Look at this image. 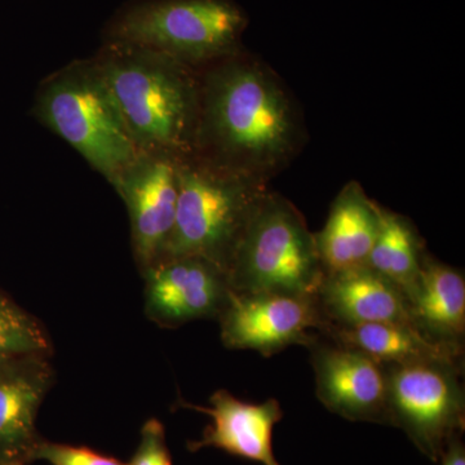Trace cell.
<instances>
[{
    "label": "cell",
    "instance_id": "obj_1",
    "mask_svg": "<svg viewBox=\"0 0 465 465\" xmlns=\"http://www.w3.org/2000/svg\"><path fill=\"white\" fill-rule=\"evenodd\" d=\"M299 136L290 97L262 64L232 54L207 75L195 145L211 163L262 183L289 161Z\"/></svg>",
    "mask_w": 465,
    "mask_h": 465
},
{
    "label": "cell",
    "instance_id": "obj_2",
    "mask_svg": "<svg viewBox=\"0 0 465 465\" xmlns=\"http://www.w3.org/2000/svg\"><path fill=\"white\" fill-rule=\"evenodd\" d=\"M140 153L183 157L195 145L201 88L189 65L106 42L94 61Z\"/></svg>",
    "mask_w": 465,
    "mask_h": 465
},
{
    "label": "cell",
    "instance_id": "obj_3",
    "mask_svg": "<svg viewBox=\"0 0 465 465\" xmlns=\"http://www.w3.org/2000/svg\"><path fill=\"white\" fill-rule=\"evenodd\" d=\"M264 194L258 180L211 162L193 163L180 157L176 215L161 260L198 258L228 273L238 242Z\"/></svg>",
    "mask_w": 465,
    "mask_h": 465
},
{
    "label": "cell",
    "instance_id": "obj_4",
    "mask_svg": "<svg viewBox=\"0 0 465 465\" xmlns=\"http://www.w3.org/2000/svg\"><path fill=\"white\" fill-rule=\"evenodd\" d=\"M226 277L238 295L317 296L324 271L316 235L290 202L265 193L238 242Z\"/></svg>",
    "mask_w": 465,
    "mask_h": 465
},
{
    "label": "cell",
    "instance_id": "obj_5",
    "mask_svg": "<svg viewBox=\"0 0 465 465\" xmlns=\"http://www.w3.org/2000/svg\"><path fill=\"white\" fill-rule=\"evenodd\" d=\"M34 113L110 183L140 154L94 63L52 76L39 91Z\"/></svg>",
    "mask_w": 465,
    "mask_h": 465
},
{
    "label": "cell",
    "instance_id": "obj_6",
    "mask_svg": "<svg viewBox=\"0 0 465 465\" xmlns=\"http://www.w3.org/2000/svg\"><path fill=\"white\" fill-rule=\"evenodd\" d=\"M244 27L246 16L231 0H153L122 11L106 42L191 65L234 54Z\"/></svg>",
    "mask_w": 465,
    "mask_h": 465
},
{
    "label": "cell",
    "instance_id": "obj_7",
    "mask_svg": "<svg viewBox=\"0 0 465 465\" xmlns=\"http://www.w3.org/2000/svg\"><path fill=\"white\" fill-rule=\"evenodd\" d=\"M384 367L390 425L439 463L446 446L465 430L463 363L424 361Z\"/></svg>",
    "mask_w": 465,
    "mask_h": 465
},
{
    "label": "cell",
    "instance_id": "obj_8",
    "mask_svg": "<svg viewBox=\"0 0 465 465\" xmlns=\"http://www.w3.org/2000/svg\"><path fill=\"white\" fill-rule=\"evenodd\" d=\"M222 341L226 348L255 351L274 356L291 345L311 347L330 327L317 296L287 293L231 292L228 305L219 317Z\"/></svg>",
    "mask_w": 465,
    "mask_h": 465
},
{
    "label": "cell",
    "instance_id": "obj_9",
    "mask_svg": "<svg viewBox=\"0 0 465 465\" xmlns=\"http://www.w3.org/2000/svg\"><path fill=\"white\" fill-rule=\"evenodd\" d=\"M179 158L140 153L112 183L127 206L134 256L145 272L161 260L173 231Z\"/></svg>",
    "mask_w": 465,
    "mask_h": 465
},
{
    "label": "cell",
    "instance_id": "obj_10",
    "mask_svg": "<svg viewBox=\"0 0 465 465\" xmlns=\"http://www.w3.org/2000/svg\"><path fill=\"white\" fill-rule=\"evenodd\" d=\"M318 338L309 349L318 400L351 421L390 425L385 367L356 348Z\"/></svg>",
    "mask_w": 465,
    "mask_h": 465
},
{
    "label": "cell",
    "instance_id": "obj_11",
    "mask_svg": "<svg viewBox=\"0 0 465 465\" xmlns=\"http://www.w3.org/2000/svg\"><path fill=\"white\" fill-rule=\"evenodd\" d=\"M145 275L146 314L161 326L219 318L231 298L228 277L206 260H161Z\"/></svg>",
    "mask_w": 465,
    "mask_h": 465
},
{
    "label": "cell",
    "instance_id": "obj_12",
    "mask_svg": "<svg viewBox=\"0 0 465 465\" xmlns=\"http://www.w3.org/2000/svg\"><path fill=\"white\" fill-rule=\"evenodd\" d=\"M52 382L47 354L0 361V464L32 463L34 449L42 440L36 416Z\"/></svg>",
    "mask_w": 465,
    "mask_h": 465
},
{
    "label": "cell",
    "instance_id": "obj_13",
    "mask_svg": "<svg viewBox=\"0 0 465 465\" xmlns=\"http://www.w3.org/2000/svg\"><path fill=\"white\" fill-rule=\"evenodd\" d=\"M210 403L207 407L183 403L211 419L201 439L188 443L189 451L219 449L262 465H281L273 451L274 427L283 419L277 400L249 403L235 399L229 391H217Z\"/></svg>",
    "mask_w": 465,
    "mask_h": 465
},
{
    "label": "cell",
    "instance_id": "obj_14",
    "mask_svg": "<svg viewBox=\"0 0 465 465\" xmlns=\"http://www.w3.org/2000/svg\"><path fill=\"white\" fill-rule=\"evenodd\" d=\"M317 300L330 324H411L405 293L369 266L324 275Z\"/></svg>",
    "mask_w": 465,
    "mask_h": 465
},
{
    "label": "cell",
    "instance_id": "obj_15",
    "mask_svg": "<svg viewBox=\"0 0 465 465\" xmlns=\"http://www.w3.org/2000/svg\"><path fill=\"white\" fill-rule=\"evenodd\" d=\"M410 321L425 338L464 351L463 273L424 253L418 280L406 293Z\"/></svg>",
    "mask_w": 465,
    "mask_h": 465
},
{
    "label": "cell",
    "instance_id": "obj_16",
    "mask_svg": "<svg viewBox=\"0 0 465 465\" xmlns=\"http://www.w3.org/2000/svg\"><path fill=\"white\" fill-rule=\"evenodd\" d=\"M379 228L381 207L367 198L360 183L345 185L316 235L324 275L367 266Z\"/></svg>",
    "mask_w": 465,
    "mask_h": 465
},
{
    "label": "cell",
    "instance_id": "obj_17",
    "mask_svg": "<svg viewBox=\"0 0 465 465\" xmlns=\"http://www.w3.org/2000/svg\"><path fill=\"white\" fill-rule=\"evenodd\" d=\"M322 335L363 351L382 366L424 361L463 363L464 351L430 341L410 323L330 324Z\"/></svg>",
    "mask_w": 465,
    "mask_h": 465
},
{
    "label": "cell",
    "instance_id": "obj_18",
    "mask_svg": "<svg viewBox=\"0 0 465 465\" xmlns=\"http://www.w3.org/2000/svg\"><path fill=\"white\" fill-rule=\"evenodd\" d=\"M424 253L411 223L381 207V228L367 266L396 284L406 296L418 280Z\"/></svg>",
    "mask_w": 465,
    "mask_h": 465
},
{
    "label": "cell",
    "instance_id": "obj_19",
    "mask_svg": "<svg viewBox=\"0 0 465 465\" xmlns=\"http://www.w3.org/2000/svg\"><path fill=\"white\" fill-rule=\"evenodd\" d=\"M48 351L50 341L41 323L0 291V361Z\"/></svg>",
    "mask_w": 465,
    "mask_h": 465
},
{
    "label": "cell",
    "instance_id": "obj_20",
    "mask_svg": "<svg viewBox=\"0 0 465 465\" xmlns=\"http://www.w3.org/2000/svg\"><path fill=\"white\" fill-rule=\"evenodd\" d=\"M47 461L50 465H128L119 459L100 454L88 448L65 445L41 440L32 455L33 461Z\"/></svg>",
    "mask_w": 465,
    "mask_h": 465
},
{
    "label": "cell",
    "instance_id": "obj_21",
    "mask_svg": "<svg viewBox=\"0 0 465 465\" xmlns=\"http://www.w3.org/2000/svg\"><path fill=\"white\" fill-rule=\"evenodd\" d=\"M128 465H173L166 430L158 419H149L140 430V440Z\"/></svg>",
    "mask_w": 465,
    "mask_h": 465
},
{
    "label": "cell",
    "instance_id": "obj_22",
    "mask_svg": "<svg viewBox=\"0 0 465 465\" xmlns=\"http://www.w3.org/2000/svg\"><path fill=\"white\" fill-rule=\"evenodd\" d=\"M440 465H465V446L463 436L455 437L446 446L442 457L440 459Z\"/></svg>",
    "mask_w": 465,
    "mask_h": 465
},
{
    "label": "cell",
    "instance_id": "obj_23",
    "mask_svg": "<svg viewBox=\"0 0 465 465\" xmlns=\"http://www.w3.org/2000/svg\"><path fill=\"white\" fill-rule=\"evenodd\" d=\"M0 465H5V464H0Z\"/></svg>",
    "mask_w": 465,
    "mask_h": 465
}]
</instances>
